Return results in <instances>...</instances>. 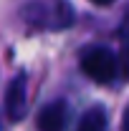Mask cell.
<instances>
[{
  "label": "cell",
  "mask_w": 129,
  "mask_h": 131,
  "mask_svg": "<svg viewBox=\"0 0 129 131\" xmlns=\"http://www.w3.org/2000/svg\"><path fill=\"white\" fill-rule=\"evenodd\" d=\"M20 15L33 30H66L76 20V10L68 0H31Z\"/></svg>",
  "instance_id": "obj_1"
},
{
  "label": "cell",
  "mask_w": 129,
  "mask_h": 131,
  "mask_svg": "<svg viewBox=\"0 0 129 131\" xmlns=\"http://www.w3.org/2000/svg\"><path fill=\"white\" fill-rule=\"evenodd\" d=\"M81 71L96 83H112L119 73L116 53L106 46H91L81 53Z\"/></svg>",
  "instance_id": "obj_2"
},
{
  "label": "cell",
  "mask_w": 129,
  "mask_h": 131,
  "mask_svg": "<svg viewBox=\"0 0 129 131\" xmlns=\"http://www.w3.org/2000/svg\"><path fill=\"white\" fill-rule=\"evenodd\" d=\"M71 108L66 101H51L38 111V131H66Z\"/></svg>",
  "instance_id": "obj_3"
},
{
  "label": "cell",
  "mask_w": 129,
  "mask_h": 131,
  "mask_svg": "<svg viewBox=\"0 0 129 131\" xmlns=\"http://www.w3.org/2000/svg\"><path fill=\"white\" fill-rule=\"evenodd\" d=\"M5 111L8 118L20 121L25 111H28V98H25V73H18L15 78L8 86V93H5Z\"/></svg>",
  "instance_id": "obj_4"
},
{
  "label": "cell",
  "mask_w": 129,
  "mask_h": 131,
  "mask_svg": "<svg viewBox=\"0 0 129 131\" xmlns=\"http://www.w3.org/2000/svg\"><path fill=\"white\" fill-rule=\"evenodd\" d=\"M76 131H106V111H104V106H99V103L91 106L79 118Z\"/></svg>",
  "instance_id": "obj_5"
},
{
  "label": "cell",
  "mask_w": 129,
  "mask_h": 131,
  "mask_svg": "<svg viewBox=\"0 0 129 131\" xmlns=\"http://www.w3.org/2000/svg\"><path fill=\"white\" fill-rule=\"evenodd\" d=\"M116 68H119V73L129 81V40L124 43V48H122L119 58H116Z\"/></svg>",
  "instance_id": "obj_6"
},
{
  "label": "cell",
  "mask_w": 129,
  "mask_h": 131,
  "mask_svg": "<svg viewBox=\"0 0 129 131\" xmlns=\"http://www.w3.org/2000/svg\"><path fill=\"white\" fill-rule=\"evenodd\" d=\"M119 35L122 38H129V5H127V10H124V15H122V23H119Z\"/></svg>",
  "instance_id": "obj_7"
},
{
  "label": "cell",
  "mask_w": 129,
  "mask_h": 131,
  "mask_svg": "<svg viewBox=\"0 0 129 131\" xmlns=\"http://www.w3.org/2000/svg\"><path fill=\"white\" fill-rule=\"evenodd\" d=\"M122 131H129V106L124 108V116H122Z\"/></svg>",
  "instance_id": "obj_8"
},
{
  "label": "cell",
  "mask_w": 129,
  "mask_h": 131,
  "mask_svg": "<svg viewBox=\"0 0 129 131\" xmlns=\"http://www.w3.org/2000/svg\"><path fill=\"white\" fill-rule=\"evenodd\" d=\"M91 3H94V5H112L114 0H91Z\"/></svg>",
  "instance_id": "obj_9"
}]
</instances>
